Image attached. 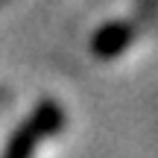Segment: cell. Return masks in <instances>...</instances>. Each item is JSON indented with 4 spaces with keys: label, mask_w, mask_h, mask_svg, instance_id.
Returning <instances> with one entry per match:
<instances>
[{
    "label": "cell",
    "mask_w": 158,
    "mask_h": 158,
    "mask_svg": "<svg viewBox=\"0 0 158 158\" xmlns=\"http://www.w3.org/2000/svg\"><path fill=\"white\" fill-rule=\"evenodd\" d=\"M135 29L129 27V23H106V27L97 29L94 41H91V50L97 53V56L102 59H111L117 56V53H123L126 47L132 44V38H135Z\"/></svg>",
    "instance_id": "obj_2"
},
{
    "label": "cell",
    "mask_w": 158,
    "mask_h": 158,
    "mask_svg": "<svg viewBox=\"0 0 158 158\" xmlns=\"http://www.w3.org/2000/svg\"><path fill=\"white\" fill-rule=\"evenodd\" d=\"M62 126H64L62 106L53 102V100L41 102V106L18 126V132L9 138V143H6V149H3L0 158H32L35 149H38L50 135L62 132Z\"/></svg>",
    "instance_id": "obj_1"
}]
</instances>
